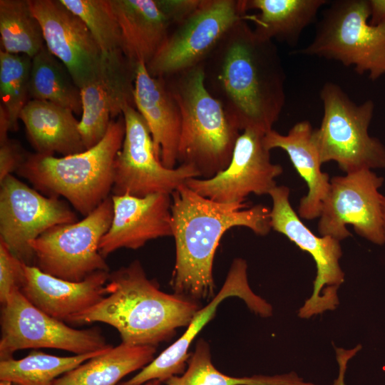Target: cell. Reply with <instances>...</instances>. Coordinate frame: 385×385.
I'll return each instance as SVG.
<instances>
[{
  "mask_svg": "<svg viewBox=\"0 0 385 385\" xmlns=\"http://www.w3.org/2000/svg\"><path fill=\"white\" fill-rule=\"evenodd\" d=\"M265 134L253 129L243 130L226 169L211 178H189L185 185L205 197L222 203H244L251 193L269 195L277 186L275 178L283 169L271 162L270 150L264 144Z\"/></svg>",
  "mask_w": 385,
  "mask_h": 385,
  "instance_id": "15",
  "label": "cell"
},
{
  "mask_svg": "<svg viewBox=\"0 0 385 385\" xmlns=\"http://www.w3.org/2000/svg\"><path fill=\"white\" fill-rule=\"evenodd\" d=\"M167 385H316L306 383L294 372L283 375L232 377L219 371L212 364L209 344L197 341L188 360V369L181 376H174Z\"/></svg>",
  "mask_w": 385,
  "mask_h": 385,
  "instance_id": "30",
  "label": "cell"
},
{
  "mask_svg": "<svg viewBox=\"0 0 385 385\" xmlns=\"http://www.w3.org/2000/svg\"><path fill=\"white\" fill-rule=\"evenodd\" d=\"M101 329H76L32 304L21 292H14L1 309L0 360L16 351L48 348L83 354L111 347Z\"/></svg>",
  "mask_w": 385,
  "mask_h": 385,
  "instance_id": "10",
  "label": "cell"
},
{
  "mask_svg": "<svg viewBox=\"0 0 385 385\" xmlns=\"http://www.w3.org/2000/svg\"><path fill=\"white\" fill-rule=\"evenodd\" d=\"M24 265L0 240V302L3 305L15 291L20 290L24 280Z\"/></svg>",
  "mask_w": 385,
  "mask_h": 385,
  "instance_id": "33",
  "label": "cell"
},
{
  "mask_svg": "<svg viewBox=\"0 0 385 385\" xmlns=\"http://www.w3.org/2000/svg\"><path fill=\"white\" fill-rule=\"evenodd\" d=\"M60 1L83 21L102 53L120 49V30L110 0Z\"/></svg>",
  "mask_w": 385,
  "mask_h": 385,
  "instance_id": "32",
  "label": "cell"
},
{
  "mask_svg": "<svg viewBox=\"0 0 385 385\" xmlns=\"http://www.w3.org/2000/svg\"><path fill=\"white\" fill-rule=\"evenodd\" d=\"M245 0H202L198 8L174 26L146 64L154 77L167 78L203 64L227 33L246 19Z\"/></svg>",
  "mask_w": 385,
  "mask_h": 385,
  "instance_id": "9",
  "label": "cell"
},
{
  "mask_svg": "<svg viewBox=\"0 0 385 385\" xmlns=\"http://www.w3.org/2000/svg\"><path fill=\"white\" fill-rule=\"evenodd\" d=\"M320 98L323 117L312 136L321 163L335 161L346 173L385 168V147L368 133L374 109L373 101L358 105L332 82L324 84Z\"/></svg>",
  "mask_w": 385,
  "mask_h": 385,
  "instance_id": "6",
  "label": "cell"
},
{
  "mask_svg": "<svg viewBox=\"0 0 385 385\" xmlns=\"http://www.w3.org/2000/svg\"><path fill=\"white\" fill-rule=\"evenodd\" d=\"M326 0H245L246 10L258 11L247 14L245 20L255 25L260 36L284 41L295 46L304 29L315 19Z\"/></svg>",
  "mask_w": 385,
  "mask_h": 385,
  "instance_id": "25",
  "label": "cell"
},
{
  "mask_svg": "<svg viewBox=\"0 0 385 385\" xmlns=\"http://www.w3.org/2000/svg\"><path fill=\"white\" fill-rule=\"evenodd\" d=\"M247 270V265L245 260L235 259L221 289L209 304L195 313L184 334L136 375L118 385H142L155 379L163 383L174 376L183 374L190 356L188 352L190 344L200 330L213 318L218 305L227 297L242 299L251 311L262 317L271 316L272 307L253 292L248 282Z\"/></svg>",
  "mask_w": 385,
  "mask_h": 385,
  "instance_id": "16",
  "label": "cell"
},
{
  "mask_svg": "<svg viewBox=\"0 0 385 385\" xmlns=\"http://www.w3.org/2000/svg\"><path fill=\"white\" fill-rule=\"evenodd\" d=\"M27 154L14 140H0V182L18 170Z\"/></svg>",
  "mask_w": 385,
  "mask_h": 385,
  "instance_id": "34",
  "label": "cell"
},
{
  "mask_svg": "<svg viewBox=\"0 0 385 385\" xmlns=\"http://www.w3.org/2000/svg\"><path fill=\"white\" fill-rule=\"evenodd\" d=\"M312 133L313 128L309 122L302 120L295 123L286 135L272 129L265 134L263 140L269 150L273 148L284 150L306 182L308 191L300 200L298 215L308 220L319 217L330 184L329 175L321 170L322 164Z\"/></svg>",
  "mask_w": 385,
  "mask_h": 385,
  "instance_id": "22",
  "label": "cell"
},
{
  "mask_svg": "<svg viewBox=\"0 0 385 385\" xmlns=\"http://www.w3.org/2000/svg\"><path fill=\"white\" fill-rule=\"evenodd\" d=\"M1 385H14L10 382H6V381H1Z\"/></svg>",
  "mask_w": 385,
  "mask_h": 385,
  "instance_id": "39",
  "label": "cell"
},
{
  "mask_svg": "<svg viewBox=\"0 0 385 385\" xmlns=\"http://www.w3.org/2000/svg\"><path fill=\"white\" fill-rule=\"evenodd\" d=\"M48 50L68 68L80 88L98 76L102 52L83 21L60 0H29Z\"/></svg>",
  "mask_w": 385,
  "mask_h": 385,
  "instance_id": "18",
  "label": "cell"
},
{
  "mask_svg": "<svg viewBox=\"0 0 385 385\" xmlns=\"http://www.w3.org/2000/svg\"><path fill=\"white\" fill-rule=\"evenodd\" d=\"M121 36L120 49L133 64H148L170 31L156 0H110Z\"/></svg>",
  "mask_w": 385,
  "mask_h": 385,
  "instance_id": "23",
  "label": "cell"
},
{
  "mask_svg": "<svg viewBox=\"0 0 385 385\" xmlns=\"http://www.w3.org/2000/svg\"><path fill=\"white\" fill-rule=\"evenodd\" d=\"M110 348L71 356H58L32 350L20 359L0 360V380L14 385H51L61 375Z\"/></svg>",
  "mask_w": 385,
  "mask_h": 385,
  "instance_id": "28",
  "label": "cell"
},
{
  "mask_svg": "<svg viewBox=\"0 0 385 385\" xmlns=\"http://www.w3.org/2000/svg\"><path fill=\"white\" fill-rule=\"evenodd\" d=\"M111 225L99 245L104 258L120 248L137 250L151 240L173 236L171 195H111Z\"/></svg>",
  "mask_w": 385,
  "mask_h": 385,
  "instance_id": "19",
  "label": "cell"
},
{
  "mask_svg": "<svg viewBox=\"0 0 385 385\" xmlns=\"http://www.w3.org/2000/svg\"><path fill=\"white\" fill-rule=\"evenodd\" d=\"M369 18V1H334L324 11L312 41L299 53L353 66L376 80L385 74V21L372 25Z\"/></svg>",
  "mask_w": 385,
  "mask_h": 385,
  "instance_id": "7",
  "label": "cell"
},
{
  "mask_svg": "<svg viewBox=\"0 0 385 385\" xmlns=\"http://www.w3.org/2000/svg\"><path fill=\"white\" fill-rule=\"evenodd\" d=\"M134 103L148 126L155 155L165 168H175L182 125L180 109L165 79L151 76L143 62L137 63Z\"/></svg>",
  "mask_w": 385,
  "mask_h": 385,
  "instance_id": "21",
  "label": "cell"
},
{
  "mask_svg": "<svg viewBox=\"0 0 385 385\" xmlns=\"http://www.w3.org/2000/svg\"><path fill=\"white\" fill-rule=\"evenodd\" d=\"M0 240L23 263L33 265L30 243L48 229L76 222L63 200L31 188L12 175L0 182Z\"/></svg>",
  "mask_w": 385,
  "mask_h": 385,
  "instance_id": "14",
  "label": "cell"
},
{
  "mask_svg": "<svg viewBox=\"0 0 385 385\" xmlns=\"http://www.w3.org/2000/svg\"><path fill=\"white\" fill-rule=\"evenodd\" d=\"M143 385H162V382L159 380L155 379L149 381L146 383H145Z\"/></svg>",
  "mask_w": 385,
  "mask_h": 385,
  "instance_id": "38",
  "label": "cell"
},
{
  "mask_svg": "<svg viewBox=\"0 0 385 385\" xmlns=\"http://www.w3.org/2000/svg\"><path fill=\"white\" fill-rule=\"evenodd\" d=\"M30 100L46 101L82 113L81 88L66 66L45 46L31 60Z\"/></svg>",
  "mask_w": 385,
  "mask_h": 385,
  "instance_id": "27",
  "label": "cell"
},
{
  "mask_svg": "<svg viewBox=\"0 0 385 385\" xmlns=\"http://www.w3.org/2000/svg\"><path fill=\"white\" fill-rule=\"evenodd\" d=\"M20 289L35 307L63 322L100 302L108 294L110 272L99 271L81 282L64 280L43 272L35 265H24Z\"/></svg>",
  "mask_w": 385,
  "mask_h": 385,
  "instance_id": "20",
  "label": "cell"
},
{
  "mask_svg": "<svg viewBox=\"0 0 385 385\" xmlns=\"http://www.w3.org/2000/svg\"><path fill=\"white\" fill-rule=\"evenodd\" d=\"M205 85L240 130H272L285 103V72L273 41L238 21L203 63Z\"/></svg>",
  "mask_w": 385,
  "mask_h": 385,
  "instance_id": "1",
  "label": "cell"
},
{
  "mask_svg": "<svg viewBox=\"0 0 385 385\" xmlns=\"http://www.w3.org/2000/svg\"><path fill=\"white\" fill-rule=\"evenodd\" d=\"M381 213H382L384 228V232H385V196H384L383 195H381Z\"/></svg>",
  "mask_w": 385,
  "mask_h": 385,
  "instance_id": "37",
  "label": "cell"
},
{
  "mask_svg": "<svg viewBox=\"0 0 385 385\" xmlns=\"http://www.w3.org/2000/svg\"><path fill=\"white\" fill-rule=\"evenodd\" d=\"M32 58L0 50V98L10 121L11 131L18 129L20 113L30 101Z\"/></svg>",
  "mask_w": 385,
  "mask_h": 385,
  "instance_id": "31",
  "label": "cell"
},
{
  "mask_svg": "<svg viewBox=\"0 0 385 385\" xmlns=\"http://www.w3.org/2000/svg\"><path fill=\"white\" fill-rule=\"evenodd\" d=\"M1 51L31 58L46 45L38 20L29 0H0Z\"/></svg>",
  "mask_w": 385,
  "mask_h": 385,
  "instance_id": "29",
  "label": "cell"
},
{
  "mask_svg": "<svg viewBox=\"0 0 385 385\" xmlns=\"http://www.w3.org/2000/svg\"><path fill=\"white\" fill-rule=\"evenodd\" d=\"M173 236L175 263L170 285L174 293L199 301L213 298L212 266L222 235L234 227H245L255 234L270 231V210L256 205L222 203L205 197L185 184L172 194Z\"/></svg>",
  "mask_w": 385,
  "mask_h": 385,
  "instance_id": "2",
  "label": "cell"
},
{
  "mask_svg": "<svg viewBox=\"0 0 385 385\" xmlns=\"http://www.w3.org/2000/svg\"><path fill=\"white\" fill-rule=\"evenodd\" d=\"M164 78L182 117L178 163L211 178L230 164L240 130L207 91L203 64Z\"/></svg>",
  "mask_w": 385,
  "mask_h": 385,
  "instance_id": "5",
  "label": "cell"
},
{
  "mask_svg": "<svg viewBox=\"0 0 385 385\" xmlns=\"http://www.w3.org/2000/svg\"><path fill=\"white\" fill-rule=\"evenodd\" d=\"M155 352L153 346L121 342L61 375L51 385H118L124 376L150 364Z\"/></svg>",
  "mask_w": 385,
  "mask_h": 385,
  "instance_id": "26",
  "label": "cell"
},
{
  "mask_svg": "<svg viewBox=\"0 0 385 385\" xmlns=\"http://www.w3.org/2000/svg\"><path fill=\"white\" fill-rule=\"evenodd\" d=\"M202 0H156L171 26L188 19L200 6Z\"/></svg>",
  "mask_w": 385,
  "mask_h": 385,
  "instance_id": "35",
  "label": "cell"
},
{
  "mask_svg": "<svg viewBox=\"0 0 385 385\" xmlns=\"http://www.w3.org/2000/svg\"><path fill=\"white\" fill-rule=\"evenodd\" d=\"M384 178L364 169L330 179L318 222L322 236L341 241L351 235L353 226L362 237L378 245L385 242V232L379 192Z\"/></svg>",
  "mask_w": 385,
  "mask_h": 385,
  "instance_id": "13",
  "label": "cell"
},
{
  "mask_svg": "<svg viewBox=\"0 0 385 385\" xmlns=\"http://www.w3.org/2000/svg\"><path fill=\"white\" fill-rule=\"evenodd\" d=\"M113 215L111 195L83 220L48 229L30 243L35 266L71 282H81L99 271L109 272L99 245Z\"/></svg>",
  "mask_w": 385,
  "mask_h": 385,
  "instance_id": "8",
  "label": "cell"
},
{
  "mask_svg": "<svg viewBox=\"0 0 385 385\" xmlns=\"http://www.w3.org/2000/svg\"><path fill=\"white\" fill-rule=\"evenodd\" d=\"M289 193V188L284 185H277L270 192L272 201L270 225L308 252L316 263L312 294L298 313L299 317L309 319L327 310H334L339 304L337 291L344 279L339 265L342 251L340 241L329 236L318 237L303 223L290 204Z\"/></svg>",
  "mask_w": 385,
  "mask_h": 385,
  "instance_id": "12",
  "label": "cell"
},
{
  "mask_svg": "<svg viewBox=\"0 0 385 385\" xmlns=\"http://www.w3.org/2000/svg\"><path fill=\"white\" fill-rule=\"evenodd\" d=\"M125 136L114 162L113 195L143 197L156 193L171 195L192 178H199L191 165L165 168L155 155L148 126L135 107L126 105L122 113Z\"/></svg>",
  "mask_w": 385,
  "mask_h": 385,
  "instance_id": "11",
  "label": "cell"
},
{
  "mask_svg": "<svg viewBox=\"0 0 385 385\" xmlns=\"http://www.w3.org/2000/svg\"><path fill=\"white\" fill-rule=\"evenodd\" d=\"M123 115L112 120L103 138L83 152L56 158L28 153L16 173L48 197H63L86 217L111 193L114 162L125 136Z\"/></svg>",
  "mask_w": 385,
  "mask_h": 385,
  "instance_id": "4",
  "label": "cell"
},
{
  "mask_svg": "<svg viewBox=\"0 0 385 385\" xmlns=\"http://www.w3.org/2000/svg\"><path fill=\"white\" fill-rule=\"evenodd\" d=\"M107 288L100 302L67 322L105 323L119 332L122 343L156 347L170 341L178 328L188 327L201 308L196 300L161 291L138 260L111 272Z\"/></svg>",
  "mask_w": 385,
  "mask_h": 385,
  "instance_id": "3",
  "label": "cell"
},
{
  "mask_svg": "<svg viewBox=\"0 0 385 385\" xmlns=\"http://www.w3.org/2000/svg\"><path fill=\"white\" fill-rule=\"evenodd\" d=\"M36 153L63 156L85 151L79 120L68 108L46 101L30 100L20 113Z\"/></svg>",
  "mask_w": 385,
  "mask_h": 385,
  "instance_id": "24",
  "label": "cell"
},
{
  "mask_svg": "<svg viewBox=\"0 0 385 385\" xmlns=\"http://www.w3.org/2000/svg\"><path fill=\"white\" fill-rule=\"evenodd\" d=\"M370 6L369 23L376 25L385 21V0L369 1Z\"/></svg>",
  "mask_w": 385,
  "mask_h": 385,
  "instance_id": "36",
  "label": "cell"
},
{
  "mask_svg": "<svg viewBox=\"0 0 385 385\" xmlns=\"http://www.w3.org/2000/svg\"><path fill=\"white\" fill-rule=\"evenodd\" d=\"M136 67L121 49L102 53L97 78L81 88L82 115L78 129L86 149L103 138L111 120L122 115L126 105L135 107Z\"/></svg>",
  "mask_w": 385,
  "mask_h": 385,
  "instance_id": "17",
  "label": "cell"
}]
</instances>
